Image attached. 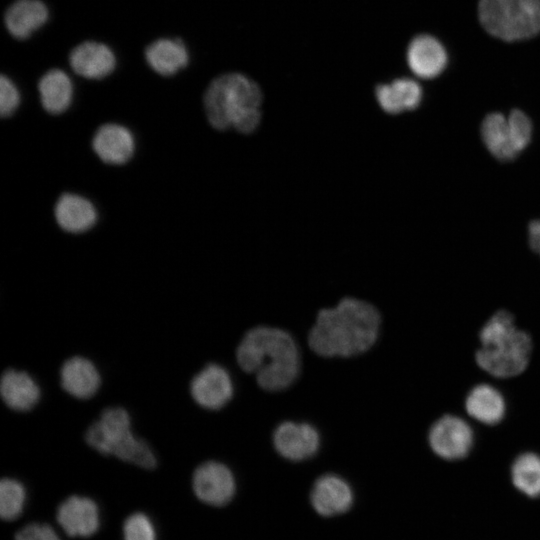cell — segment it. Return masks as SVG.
I'll list each match as a JSON object with an SVG mask.
<instances>
[{
  "label": "cell",
  "mask_w": 540,
  "mask_h": 540,
  "mask_svg": "<svg viewBox=\"0 0 540 540\" xmlns=\"http://www.w3.org/2000/svg\"><path fill=\"white\" fill-rule=\"evenodd\" d=\"M513 143L518 154L524 150L532 136V123L520 110H512L507 117Z\"/></svg>",
  "instance_id": "obj_28"
},
{
  "label": "cell",
  "mask_w": 540,
  "mask_h": 540,
  "mask_svg": "<svg viewBox=\"0 0 540 540\" xmlns=\"http://www.w3.org/2000/svg\"><path fill=\"white\" fill-rule=\"evenodd\" d=\"M484 29L505 41L523 40L540 32V0H480Z\"/></svg>",
  "instance_id": "obj_6"
},
{
  "label": "cell",
  "mask_w": 540,
  "mask_h": 540,
  "mask_svg": "<svg viewBox=\"0 0 540 540\" xmlns=\"http://www.w3.org/2000/svg\"><path fill=\"white\" fill-rule=\"evenodd\" d=\"M189 392L194 402L200 407L218 410L231 400L233 382L224 367L210 363L193 376L189 384Z\"/></svg>",
  "instance_id": "obj_9"
},
{
  "label": "cell",
  "mask_w": 540,
  "mask_h": 540,
  "mask_svg": "<svg viewBox=\"0 0 540 540\" xmlns=\"http://www.w3.org/2000/svg\"><path fill=\"white\" fill-rule=\"evenodd\" d=\"M56 519L72 537H90L100 528L99 507L86 496L71 495L57 507Z\"/></svg>",
  "instance_id": "obj_10"
},
{
  "label": "cell",
  "mask_w": 540,
  "mask_h": 540,
  "mask_svg": "<svg viewBox=\"0 0 540 540\" xmlns=\"http://www.w3.org/2000/svg\"><path fill=\"white\" fill-rule=\"evenodd\" d=\"M512 483L528 497L540 496V455L525 452L518 455L511 466Z\"/></svg>",
  "instance_id": "obj_25"
},
{
  "label": "cell",
  "mask_w": 540,
  "mask_h": 540,
  "mask_svg": "<svg viewBox=\"0 0 540 540\" xmlns=\"http://www.w3.org/2000/svg\"><path fill=\"white\" fill-rule=\"evenodd\" d=\"M276 451L291 461H302L314 456L320 446L317 430L308 423L283 422L273 433Z\"/></svg>",
  "instance_id": "obj_11"
},
{
  "label": "cell",
  "mask_w": 540,
  "mask_h": 540,
  "mask_svg": "<svg viewBox=\"0 0 540 540\" xmlns=\"http://www.w3.org/2000/svg\"><path fill=\"white\" fill-rule=\"evenodd\" d=\"M49 17L41 0H15L4 13V24L16 39L24 40L43 26Z\"/></svg>",
  "instance_id": "obj_19"
},
{
  "label": "cell",
  "mask_w": 540,
  "mask_h": 540,
  "mask_svg": "<svg viewBox=\"0 0 540 540\" xmlns=\"http://www.w3.org/2000/svg\"><path fill=\"white\" fill-rule=\"evenodd\" d=\"M26 488L15 478L6 477L0 482V515L6 521L17 519L24 511Z\"/></svg>",
  "instance_id": "obj_26"
},
{
  "label": "cell",
  "mask_w": 540,
  "mask_h": 540,
  "mask_svg": "<svg viewBox=\"0 0 540 540\" xmlns=\"http://www.w3.org/2000/svg\"><path fill=\"white\" fill-rule=\"evenodd\" d=\"M61 388L70 396L87 400L101 386V375L96 365L88 358L75 355L66 359L59 370Z\"/></svg>",
  "instance_id": "obj_12"
},
{
  "label": "cell",
  "mask_w": 540,
  "mask_h": 540,
  "mask_svg": "<svg viewBox=\"0 0 540 540\" xmlns=\"http://www.w3.org/2000/svg\"><path fill=\"white\" fill-rule=\"evenodd\" d=\"M380 314L370 303L344 298L321 310L308 335L309 347L323 357H351L369 350L378 337Z\"/></svg>",
  "instance_id": "obj_1"
},
{
  "label": "cell",
  "mask_w": 540,
  "mask_h": 540,
  "mask_svg": "<svg viewBox=\"0 0 540 540\" xmlns=\"http://www.w3.org/2000/svg\"><path fill=\"white\" fill-rule=\"evenodd\" d=\"M428 443L431 450L445 460H459L466 457L474 443L471 426L461 417L444 415L429 429Z\"/></svg>",
  "instance_id": "obj_7"
},
{
  "label": "cell",
  "mask_w": 540,
  "mask_h": 540,
  "mask_svg": "<svg viewBox=\"0 0 540 540\" xmlns=\"http://www.w3.org/2000/svg\"><path fill=\"white\" fill-rule=\"evenodd\" d=\"M262 93L259 86L240 73L215 78L207 87L203 104L210 125L218 130L234 128L252 132L261 119Z\"/></svg>",
  "instance_id": "obj_3"
},
{
  "label": "cell",
  "mask_w": 540,
  "mask_h": 540,
  "mask_svg": "<svg viewBox=\"0 0 540 540\" xmlns=\"http://www.w3.org/2000/svg\"><path fill=\"white\" fill-rule=\"evenodd\" d=\"M481 347L475 353L477 365L496 378H512L528 367L532 353L530 335L519 329L506 310L495 312L479 333Z\"/></svg>",
  "instance_id": "obj_4"
},
{
  "label": "cell",
  "mask_w": 540,
  "mask_h": 540,
  "mask_svg": "<svg viewBox=\"0 0 540 540\" xmlns=\"http://www.w3.org/2000/svg\"><path fill=\"white\" fill-rule=\"evenodd\" d=\"M15 540H62L56 531L46 523H30L20 529Z\"/></svg>",
  "instance_id": "obj_30"
},
{
  "label": "cell",
  "mask_w": 540,
  "mask_h": 540,
  "mask_svg": "<svg viewBox=\"0 0 540 540\" xmlns=\"http://www.w3.org/2000/svg\"><path fill=\"white\" fill-rule=\"evenodd\" d=\"M123 540H157L153 521L142 512L129 515L122 527Z\"/></svg>",
  "instance_id": "obj_27"
},
{
  "label": "cell",
  "mask_w": 540,
  "mask_h": 540,
  "mask_svg": "<svg viewBox=\"0 0 540 540\" xmlns=\"http://www.w3.org/2000/svg\"><path fill=\"white\" fill-rule=\"evenodd\" d=\"M192 488L200 501L218 507L232 500L236 484L233 473L225 464L206 461L194 470Z\"/></svg>",
  "instance_id": "obj_8"
},
{
  "label": "cell",
  "mask_w": 540,
  "mask_h": 540,
  "mask_svg": "<svg viewBox=\"0 0 540 540\" xmlns=\"http://www.w3.org/2000/svg\"><path fill=\"white\" fill-rule=\"evenodd\" d=\"M315 511L325 517L348 511L353 503V492L346 480L335 474H325L313 484L310 494Z\"/></svg>",
  "instance_id": "obj_14"
},
{
  "label": "cell",
  "mask_w": 540,
  "mask_h": 540,
  "mask_svg": "<svg viewBox=\"0 0 540 540\" xmlns=\"http://www.w3.org/2000/svg\"><path fill=\"white\" fill-rule=\"evenodd\" d=\"M145 59L156 73L171 76L188 64L189 54L180 39L160 38L146 47Z\"/></svg>",
  "instance_id": "obj_21"
},
{
  "label": "cell",
  "mask_w": 540,
  "mask_h": 540,
  "mask_svg": "<svg viewBox=\"0 0 540 540\" xmlns=\"http://www.w3.org/2000/svg\"><path fill=\"white\" fill-rule=\"evenodd\" d=\"M38 91L44 110L50 114H61L71 105L73 84L61 69H50L38 82Z\"/></svg>",
  "instance_id": "obj_23"
},
{
  "label": "cell",
  "mask_w": 540,
  "mask_h": 540,
  "mask_svg": "<svg viewBox=\"0 0 540 540\" xmlns=\"http://www.w3.org/2000/svg\"><path fill=\"white\" fill-rule=\"evenodd\" d=\"M528 238L531 248L540 255V219L530 222Z\"/></svg>",
  "instance_id": "obj_31"
},
{
  "label": "cell",
  "mask_w": 540,
  "mask_h": 540,
  "mask_svg": "<svg viewBox=\"0 0 540 540\" xmlns=\"http://www.w3.org/2000/svg\"><path fill=\"white\" fill-rule=\"evenodd\" d=\"M375 94L380 107L390 114L413 110L422 99L421 86L408 78L396 79L389 84L378 85Z\"/></svg>",
  "instance_id": "obj_22"
},
{
  "label": "cell",
  "mask_w": 540,
  "mask_h": 540,
  "mask_svg": "<svg viewBox=\"0 0 540 540\" xmlns=\"http://www.w3.org/2000/svg\"><path fill=\"white\" fill-rule=\"evenodd\" d=\"M481 137L489 152L501 161L512 160L518 155L507 117L499 112L490 113L483 119Z\"/></svg>",
  "instance_id": "obj_24"
},
{
  "label": "cell",
  "mask_w": 540,
  "mask_h": 540,
  "mask_svg": "<svg viewBox=\"0 0 540 540\" xmlns=\"http://www.w3.org/2000/svg\"><path fill=\"white\" fill-rule=\"evenodd\" d=\"M84 440L102 455H112L142 469L157 466V458L149 444L135 435L128 411L120 406L102 410L99 418L89 425Z\"/></svg>",
  "instance_id": "obj_5"
},
{
  "label": "cell",
  "mask_w": 540,
  "mask_h": 540,
  "mask_svg": "<svg viewBox=\"0 0 540 540\" xmlns=\"http://www.w3.org/2000/svg\"><path fill=\"white\" fill-rule=\"evenodd\" d=\"M54 216L59 227L69 233L86 232L97 221V211L93 203L74 193H64L58 198Z\"/></svg>",
  "instance_id": "obj_18"
},
{
  "label": "cell",
  "mask_w": 540,
  "mask_h": 540,
  "mask_svg": "<svg viewBox=\"0 0 540 540\" xmlns=\"http://www.w3.org/2000/svg\"><path fill=\"white\" fill-rule=\"evenodd\" d=\"M91 144L98 158L110 165L128 162L135 152L133 134L127 127L117 123H106L98 127Z\"/></svg>",
  "instance_id": "obj_13"
},
{
  "label": "cell",
  "mask_w": 540,
  "mask_h": 540,
  "mask_svg": "<svg viewBox=\"0 0 540 540\" xmlns=\"http://www.w3.org/2000/svg\"><path fill=\"white\" fill-rule=\"evenodd\" d=\"M0 395L8 408L17 412H27L38 404L41 389L26 371L8 368L1 375Z\"/></svg>",
  "instance_id": "obj_16"
},
{
  "label": "cell",
  "mask_w": 540,
  "mask_h": 540,
  "mask_svg": "<svg viewBox=\"0 0 540 540\" xmlns=\"http://www.w3.org/2000/svg\"><path fill=\"white\" fill-rule=\"evenodd\" d=\"M465 410L470 417L482 424L496 425L505 416L506 403L498 389L482 383L474 386L467 394Z\"/></svg>",
  "instance_id": "obj_20"
},
{
  "label": "cell",
  "mask_w": 540,
  "mask_h": 540,
  "mask_svg": "<svg viewBox=\"0 0 540 540\" xmlns=\"http://www.w3.org/2000/svg\"><path fill=\"white\" fill-rule=\"evenodd\" d=\"M72 70L86 79H102L113 72L116 58L104 43L84 41L75 46L69 54Z\"/></svg>",
  "instance_id": "obj_15"
},
{
  "label": "cell",
  "mask_w": 540,
  "mask_h": 540,
  "mask_svg": "<svg viewBox=\"0 0 540 540\" xmlns=\"http://www.w3.org/2000/svg\"><path fill=\"white\" fill-rule=\"evenodd\" d=\"M20 103V93L13 81L5 76L0 77V114L2 117L12 115Z\"/></svg>",
  "instance_id": "obj_29"
},
{
  "label": "cell",
  "mask_w": 540,
  "mask_h": 540,
  "mask_svg": "<svg viewBox=\"0 0 540 540\" xmlns=\"http://www.w3.org/2000/svg\"><path fill=\"white\" fill-rule=\"evenodd\" d=\"M240 368L256 375L260 387L280 391L290 386L300 369V357L292 336L280 329L259 326L249 330L236 350Z\"/></svg>",
  "instance_id": "obj_2"
},
{
  "label": "cell",
  "mask_w": 540,
  "mask_h": 540,
  "mask_svg": "<svg viewBox=\"0 0 540 540\" xmlns=\"http://www.w3.org/2000/svg\"><path fill=\"white\" fill-rule=\"evenodd\" d=\"M407 61L415 75L430 79L443 71L447 63V54L436 38L419 35L408 46Z\"/></svg>",
  "instance_id": "obj_17"
}]
</instances>
